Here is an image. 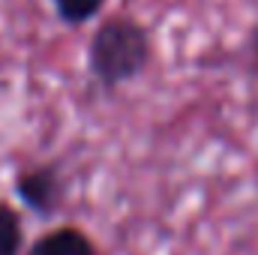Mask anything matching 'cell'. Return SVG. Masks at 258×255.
Returning <instances> with one entry per match:
<instances>
[{"label":"cell","mask_w":258,"mask_h":255,"mask_svg":"<svg viewBox=\"0 0 258 255\" xmlns=\"http://www.w3.org/2000/svg\"><path fill=\"white\" fill-rule=\"evenodd\" d=\"M150 60V39L147 30L129 18L105 21L87 48V66L102 87H117L132 81Z\"/></svg>","instance_id":"cell-1"},{"label":"cell","mask_w":258,"mask_h":255,"mask_svg":"<svg viewBox=\"0 0 258 255\" xmlns=\"http://www.w3.org/2000/svg\"><path fill=\"white\" fill-rule=\"evenodd\" d=\"M12 186L21 204L39 216H51L63 204V177L57 165H36V168L18 171Z\"/></svg>","instance_id":"cell-2"},{"label":"cell","mask_w":258,"mask_h":255,"mask_svg":"<svg viewBox=\"0 0 258 255\" xmlns=\"http://www.w3.org/2000/svg\"><path fill=\"white\" fill-rule=\"evenodd\" d=\"M27 255H96V243L75 225H60L45 231L36 243H30Z\"/></svg>","instance_id":"cell-3"},{"label":"cell","mask_w":258,"mask_h":255,"mask_svg":"<svg viewBox=\"0 0 258 255\" xmlns=\"http://www.w3.org/2000/svg\"><path fill=\"white\" fill-rule=\"evenodd\" d=\"M21 246H24L21 216L6 201H0V255H21Z\"/></svg>","instance_id":"cell-4"},{"label":"cell","mask_w":258,"mask_h":255,"mask_svg":"<svg viewBox=\"0 0 258 255\" xmlns=\"http://www.w3.org/2000/svg\"><path fill=\"white\" fill-rule=\"evenodd\" d=\"M102 0H54L57 15L63 18L66 24H84L99 12Z\"/></svg>","instance_id":"cell-5"}]
</instances>
